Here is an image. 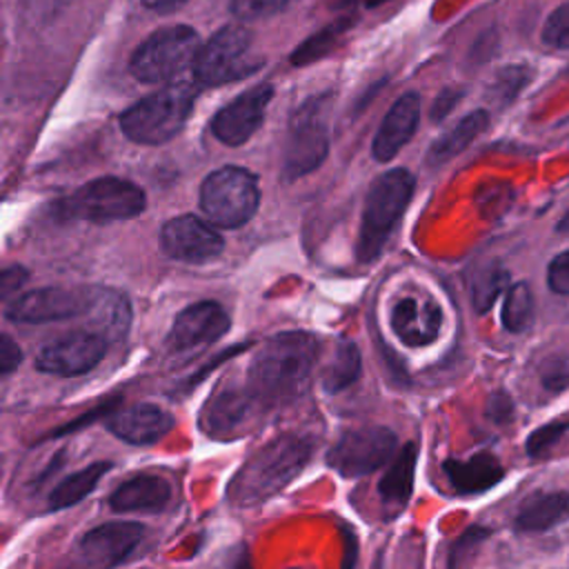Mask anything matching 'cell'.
Masks as SVG:
<instances>
[{
    "label": "cell",
    "mask_w": 569,
    "mask_h": 569,
    "mask_svg": "<svg viewBox=\"0 0 569 569\" xmlns=\"http://www.w3.org/2000/svg\"><path fill=\"white\" fill-rule=\"evenodd\" d=\"M462 98V91H453V89H445L438 98H436V102H433V109H431V118L433 120H442L451 109H453V104L458 102Z\"/></svg>",
    "instance_id": "41"
},
{
    "label": "cell",
    "mask_w": 569,
    "mask_h": 569,
    "mask_svg": "<svg viewBox=\"0 0 569 569\" xmlns=\"http://www.w3.org/2000/svg\"><path fill=\"white\" fill-rule=\"evenodd\" d=\"M27 278H29V273H27L24 267H18V264L7 267L2 271V276H0V293H2V298L11 300V296H18V289L27 282Z\"/></svg>",
    "instance_id": "39"
},
{
    "label": "cell",
    "mask_w": 569,
    "mask_h": 569,
    "mask_svg": "<svg viewBox=\"0 0 569 569\" xmlns=\"http://www.w3.org/2000/svg\"><path fill=\"white\" fill-rule=\"evenodd\" d=\"M522 82H525V69H522V67H507V69H502L500 78L496 80L493 91L500 96L502 102H505V100L509 102V100L518 93V89L522 87Z\"/></svg>",
    "instance_id": "37"
},
{
    "label": "cell",
    "mask_w": 569,
    "mask_h": 569,
    "mask_svg": "<svg viewBox=\"0 0 569 569\" xmlns=\"http://www.w3.org/2000/svg\"><path fill=\"white\" fill-rule=\"evenodd\" d=\"M398 438L389 427L369 425L345 431L327 451V465L342 478L367 476L396 456Z\"/></svg>",
    "instance_id": "11"
},
{
    "label": "cell",
    "mask_w": 569,
    "mask_h": 569,
    "mask_svg": "<svg viewBox=\"0 0 569 569\" xmlns=\"http://www.w3.org/2000/svg\"><path fill=\"white\" fill-rule=\"evenodd\" d=\"M489 122V116L485 109L471 111L469 116H465L453 129H449L447 133H442L429 149L427 160L431 164H442L447 160H451L453 156H458L462 149H467L471 144V140L476 136H480L485 131Z\"/></svg>",
    "instance_id": "26"
},
{
    "label": "cell",
    "mask_w": 569,
    "mask_h": 569,
    "mask_svg": "<svg viewBox=\"0 0 569 569\" xmlns=\"http://www.w3.org/2000/svg\"><path fill=\"white\" fill-rule=\"evenodd\" d=\"M442 471H445L447 480L451 482V487L465 496L482 493L505 478V467L489 451L473 453L467 460L449 458V460H445Z\"/></svg>",
    "instance_id": "22"
},
{
    "label": "cell",
    "mask_w": 569,
    "mask_h": 569,
    "mask_svg": "<svg viewBox=\"0 0 569 569\" xmlns=\"http://www.w3.org/2000/svg\"><path fill=\"white\" fill-rule=\"evenodd\" d=\"M569 431V420H562V418H553L545 425H540L538 429H533L527 438V456L529 458H538L542 456L545 451H549L565 433Z\"/></svg>",
    "instance_id": "31"
},
{
    "label": "cell",
    "mask_w": 569,
    "mask_h": 569,
    "mask_svg": "<svg viewBox=\"0 0 569 569\" xmlns=\"http://www.w3.org/2000/svg\"><path fill=\"white\" fill-rule=\"evenodd\" d=\"M196 91L198 89L189 82H171L138 100L120 116L122 133L140 144H162L171 140L184 127Z\"/></svg>",
    "instance_id": "4"
},
{
    "label": "cell",
    "mask_w": 569,
    "mask_h": 569,
    "mask_svg": "<svg viewBox=\"0 0 569 569\" xmlns=\"http://www.w3.org/2000/svg\"><path fill=\"white\" fill-rule=\"evenodd\" d=\"M420 120V98L418 93H405L400 96L393 107L387 111L373 144H371V156L378 162H389L398 156V151L411 140L416 133Z\"/></svg>",
    "instance_id": "19"
},
{
    "label": "cell",
    "mask_w": 569,
    "mask_h": 569,
    "mask_svg": "<svg viewBox=\"0 0 569 569\" xmlns=\"http://www.w3.org/2000/svg\"><path fill=\"white\" fill-rule=\"evenodd\" d=\"M109 338L100 331H71L47 345L36 353V369L49 376L73 378L89 373L107 353Z\"/></svg>",
    "instance_id": "12"
},
{
    "label": "cell",
    "mask_w": 569,
    "mask_h": 569,
    "mask_svg": "<svg viewBox=\"0 0 569 569\" xmlns=\"http://www.w3.org/2000/svg\"><path fill=\"white\" fill-rule=\"evenodd\" d=\"M271 96H273L271 84H258L240 93L236 100L224 104L213 116L211 120L213 136L229 147H238L247 142L260 129Z\"/></svg>",
    "instance_id": "16"
},
{
    "label": "cell",
    "mask_w": 569,
    "mask_h": 569,
    "mask_svg": "<svg viewBox=\"0 0 569 569\" xmlns=\"http://www.w3.org/2000/svg\"><path fill=\"white\" fill-rule=\"evenodd\" d=\"M96 298V287H38L7 300L4 316L16 325L60 322L76 316H89Z\"/></svg>",
    "instance_id": "9"
},
{
    "label": "cell",
    "mask_w": 569,
    "mask_h": 569,
    "mask_svg": "<svg viewBox=\"0 0 569 569\" xmlns=\"http://www.w3.org/2000/svg\"><path fill=\"white\" fill-rule=\"evenodd\" d=\"M144 7L153 9V11H173L178 7H182L187 0H142Z\"/></svg>",
    "instance_id": "42"
},
{
    "label": "cell",
    "mask_w": 569,
    "mask_h": 569,
    "mask_svg": "<svg viewBox=\"0 0 569 569\" xmlns=\"http://www.w3.org/2000/svg\"><path fill=\"white\" fill-rule=\"evenodd\" d=\"M536 318V305H533V293L527 282H513L505 291V302H502V327L511 333H522L533 325Z\"/></svg>",
    "instance_id": "29"
},
{
    "label": "cell",
    "mask_w": 569,
    "mask_h": 569,
    "mask_svg": "<svg viewBox=\"0 0 569 569\" xmlns=\"http://www.w3.org/2000/svg\"><path fill=\"white\" fill-rule=\"evenodd\" d=\"M413 187L416 178L402 167L389 169L373 180L365 200L362 224L356 242V258L360 262H371L380 256L391 229L411 202Z\"/></svg>",
    "instance_id": "3"
},
{
    "label": "cell",
    "mask_w": 569,
    "mask_h": 569,
    "mask_svg": "<svg viewBox=\"0 0 569 569\" xmlns=\"http://www.w3.org/2000/svg\"><path fill=\"white\" fill-rule=\"evenodd\" d=\"M260 405L247 382L222 380L200 411V429L211 438H236Z\"/></svg>",
    "instance_id": "13"
},
{
    "label": "cell",
    "mask_w": 569,
    "mask_h": 569,
    "mask_svg": "<svg viewBox=\"0 0 569 569\" xmlns=\"http://www.w3.org/2000/svg\"><path fill=\"white\" fill-rule=\"evenodd\" d=\"M258 204V180L242 167H220L211 171L200 187V207L218 227H242L253 218Z\"/></svg>",
    "instance_id": "6"
},
{
    "label": "cell",
    "mask_w": 569,
    "mask_h": 569,
    "mask_svg": "<svg viewBox=\"0 0 569 569\" xmlns=\"http://www.w3.org/2000/svg\"><path fill=\"white\" fill-rule=\"evenodd\" d=\"M440 325L442 311L431 300L418 302L416 298L407 296L393 305L391 329L409 347L431 345L440 333Z\"/></svg>",
    "instance_id": "20"
},
{
    "label": "cell",
    "mask_w": 569,
    "mask_h": 569,
    "mask_svg": "<svg viewBox=\"0 0 569 569\" xmlns=\"http://www.w3.org/2000/svg\"><path fill=\"white\" fill-rule=\"evenodd\" d=\"M200 51V38L196 29L187 24H173L151 33L131 58V73L147 84L167 82L184 67L193 64Z\"/></svg>",
    "instance_id": "7"
},
{
    "label": "cell",
    "mask_w": 569,
    "mask_h": 569,
    "mask_svg": "<svg viewBox=\"0 0 569 569\" xmlns=\"http://www.w3.org/2000/svg\"><path fill=\"white\" fill-rule=\"evenodd\" d=\"M511 413H513V402H511V398L505 391H498V393H493L489 398L487 416L493 422H507V420H511Z\"/></svg>",
    "instance_id": "40"
},
{
    "label": "cell",
    "mask_w": 569,
    "mask_h": 569,
    "mask_svg": "<svg viewBox=\"0 0 569 569\" xmlns=\"http://www.w3.org/2000/svg\"><path fill=\"white\" fill-rule=\"evenodd\" d=\"M353 560H356V542L351 536H347V542H345V560H342V569H351L353 567Z\"/></svg>",
    "instance_id": "43"
},
{
    "label": "cell",
    "mask_w": 569,
    "mask_h": 569,
    "mask_svg": "<svg viewBox=\"0 0 569 569\" xmlns=\"http://www.w3.org/2000/svg\"><path fill=\"white\" fill-rule=\"evenodd\" d=\"M365 2H367V7H376V4H382L387 0H365Z\"/></svg>",
    "instance_id": "45"
},
{
    "label": "cell",
    "mask_w": 569,
    "mask_h": 569,
    "mask_svg": "<svg viewBox=\"0 0 569 569\" xmlns=\"http://www.w3.org/2000/svg\"><path fill=\"white\" fill-rule=\"evenodd\" d=\"M144 191L136 182L104 176L82 184L78 191L64 198L60 202V211L64 218L104 224L136 218L144 211Z\"/></svg>",
    "instance_id": "5"
},
{
    "label": "cell",
    "mask_w": 569,
    "mask_h": 569,
    "mask_svg": "<svg viewBox=\"0 0 569 569\" xmlns=\"http://www.w3.org/2000/svg\"><path fill=\"white\" fill-rule=\"evenodd\" d=\"M142 533L144 529L140 522H104L82 536L80 553L91 569H113L131 556Z\"/></svg>",
    "instance_id": "17"
},
{
    "label": "cell",
    "mask_w": 569,
    "mask_h": 569,
    "mask_svg": "<svg viewBox=\"0 0 569 569\" xmlns=\"http://www.w3.org/2000/svg\"><path fill=\"white\" fill-rule=\"evenodd\" d=\"M111 469V462L107 460H98L91 462L87 467H82L80 471L62 478L49 493V507L51 509H67L78 505L82 498H87L96 485L102 480V476Z\"/></svg>",
    "instance_id": "27"
},
{
    "label": "cell",
    "mask_w": 569,
    "mask_h": 569,
    "mask_svg": "<svg viewBox=\"0 0 569 569\" xmlns=\"http://www.w3.org/2000/svg\"><path fill=\"white\" fill-rule=\"evenodd\" d=\"M360 371H362V358H360L358 345L342 338L333 347V353L329 356L327 365L322 367V373H320L322 389L327 393H340L360 378Z\"/></svg>",
    "instance_id": "25"
},
{
    "label": "cell",
    "mask_w": 569,
    "mask_h": 569,
    "mask_svg": "<svg viewBox=\"0 0 569 569\" xmlns=\"http://www.w3.org/2000/svg\"><path fill=\"white\" fill-rule=\"evenodd\" d=\"M418 460V447L407 442L391 460L389 469L378 482V493L387 507H405L413 489V471Z\"/></svg>",
    "instance_id": "24"
},
{
    "label": "cell",
    "mask_w": 569,
    "mask_h": 569,
    "mask_svg": "<svg viewBox=\"0 0 569 569\" xmlns=\"http://www.w3.org/2000/svg\"><path fill=\"white\" fill-rule=\"evenodd\" d=\"M293 0H231V11L242 20L269 18L287 9Z\"/></svg>",
    "instance_id": "34"
},
{
    "label": "cell",
    "mask_w": 569,
    "mask_h": 569,
    "mask_svg": "<svg viewBox=\"0 0 569 569\" xmlns=\"http://www.w3.org/2000/svg\"><path fill=\"white\" fill-rule=\"evenodd\" d=\"M542 42L551 49H569V2L549 13L542 27Z\"/></svg>",
    "instance_id": "33"
},
{
    "label": "cell",
    "mask_w": 569,
    "mask_h": 569,
    "mask_svg": "<svg viewBox=\"0 0 569 569\" xmlns=\"http://www.w3.org/2000/svg\"><path fill=\"white\" fill-rule=\"evenodd\" d=\"M509 287V271L500 262H485L480 264L469 278L471 305L478 313H487L496 298L507 291Z\"/></svg>",
    "instance_id": "28"
},
{
    "label": "cell",
    "mask_w": 569,
    "mask_h": 569,
    "mask_svg": "<svg viewBox=\"0 0 569 569\" xmlns=\"http://www.w3.org/2000/svg\"><path fill=\"white\" fill-rule=\"evenodd\" d=\"M547 284L558 296H569V249L558 253L547 267Z\"/></svg>",
    "instance_id": "35"
},
{
    "label": "cell",
    "mask_w": 569,
    "mask_h": 569,
    "mask_svg": "<svg viewBox=\"0 0 569 569\" xmlns=\"http://www.w3.org/2000/svg\"><path fill=\"white\" fill-rule=\"evenodd\" d=\"M318 338L307 331H284L269 338L251 358L247 385L262 405L293 398L309 380L318 360Z\"/></svg>",
    "instance_id": "2"
},
{
    "label": "cell",
    "mask_w": 569,
    "mask_h": 569,
    "mask_svg": "<svg viewBox=\"0 0 569 569\" xmlns=\"http://www.w3.org/2000/svg\"><path fill=\"white\" fill-rule=\"evenodd\" d=\"M160 249L180 262L202 264L218 258L224 249L222 236L193 213L176 216L160 229Z\"/></svg>",
    "instance_id": "14"
},
{
    "label": "cell",
    "mask_w": 569,
    "mask_h": 569,
    "mask_svg": "<svg viewBox=\"0 0 569 569\" xmlns=\"http://www.w3.org/2000/svg\"><path fill=\"white\" fill-rule=\"evenodd\" d=\"M569 518V491H533L516 513V531L538 533L558 527Z\"/></svg>",
    "instance_id": "23"
},
{
    "label": "cell",
    "mask_w": 569,
    "mask_h": 569,
    "mask_svg": "<svg viewBox=\"0 0 569 569\" xmlns=\"http://www.w3.org/2000/svg\"><path fill=\"white\" fill-rule=\"evenodd\" d=\"M313 442L298 433H282L256 449L233 473L227 487V498L238 509L258 507L291 480H296L309 465Z\"/></svg>",
    "instance_id": "1"
},
{
    "label": "cell",
    "mask_w": 569,
    "mask_h": 569,
    "mask_svg": "<svg viewBox=\"0 0 569 569\" xmlns=\"http://www.w3.org/2000/svg\"><path fill=\"white\" fill-rule=\"evenodd\" d=\"M20 362H22L20 345L9 333H2L0 336V371H2V376H9L13 369H18Z\"/></svg>",
    "instance_id": "38"
},
{
    "label": "cell",
    "mask_w": 569,
    "mask_h": 569,
    "mask_svg": "<svg viewBox=\"0 0 569 569\" xmlns=\"http://www.w3.org/2000/svg\"><path fill=\"white\" fill-rule=\"evenodd\" d=\"M249 44L251 33L244 27H222L204 47H200L191 64L196 82L200 87H218L253 73L260 62H251L247 58Z\"/></svg>",
    "instance_id": "10"
},
{
    "label": "cell",
    "mask_w": 569,
    "mask_h": 569,
    "mask_svg": "<svg viewBox=\"0 0 569 569\" xmlns=\"http://www.w3.org/2000/svg\"><path fill=\"white\" fill-rule=\"evenodd\" d=\"M347 24H349V22H336V24L322 29L320 33L311 36L307 42H302V44L293 51L291 62H293V64H309V62L318 60L320 56H325L327 51H331V47L338 42V36L347 29Z\"/></svg>",
    "instance_id": "30"
},
{
    "label": "cell",
    "mask_w": 569,
    "mask_h": 569,
    "mask_svg": "<svg viewBox=\"0 0 569 569\" xmlns=\"http://www.w3.org/2000/svg\"><path fill=\"white\" fill-rule=\"evenodd\" d=\"M556 229L562 231V233H569V209H567V213L560 218V222L556 224Z\"/></svg>",
    "instance_id": "44"
},
{
    "label": "cell",
    "mask_w": 569,
    "mask_h": 569,
    "mask_svg": "<svg viewBox=\"0 0 569 569\" xmlns=\"http://www.w3.org/2000/svg\"><path fill=\"white\" fill-rule=\"evenodd\" d=\"M229 313L224 307L216 300H200L189 307H184L169 333H167V349L178 353V351H189L202 345H211L220 340L229 331Z\"/></svg>",
    "instance_id": "15"
},
{
    "label": "cell",
    "mask_w": 569,
    "mask_h": 569,
    "mask_svg": "<svg viewBox=\"0 0 569 569\" xmlns=\"http://www.w3.org/2000/svg\"><path fill=\"white\" fill-rule=\"evenodd\" d=\"M171 500V485L158 473H138L109 496V507L113 511H162Z\"/></svg>",
    "instance_id": "21"
},
{
    "label": "cell",
    "mask_w": 569,
    "mask_h": 569,
    "mask_svg": "<svg viewBox=\"0 0 569 569\" xmlns=\"http://www.w3.org/2000/svg\"><path fill=\"white\" fill-rule=\"evenodd\" d=\"M173 425H176L173 416L151 402L131 405L127 409L111 413L107 420V429L116 438L136 447H147L158 442L173 429Z\"/></svg>",
    "instance_id": "18"
},
{
    "label": "cell",
    "mask_w": 569,
    "mask_h": 569,
    "mask_svg": "<svg viewBox=\"0 0 569 569\" xmlns=\"http://www.w3.org/2000/svg\"><path fill=\"white\" fill-rule=\"evenodd\" d=\"M487 536H489V529H485V527H480V525L469 527V529L456 540V545L451 547V553H449V569H465L467 562L473 558L476 549L485 542Z\"/></svg>",
    "instance_id": "32"
},
{
    "label": "cell",
    "mask_w": 569,
    "mask_h": 569,
    "mask_svg": "<svg viewBox=\"0 0 569 569\" xmlns=\"http://www.w3.org/2000/svg\"><path fill=\"white\" fill-rule=\"evenodd\" d=\"M329 109L331 93H320L302 102L296 111L284 151L282 176L287 180L313 171L325 160L329 147Z\"/></svg>",
    "instance_id": "8"
},
{
    "label": "cell",
    "mask_w": 569,
    "mask_h": 569,
    "mask_svg": "<svg viewBox=\"0 0 569 569\" xmlns=\"http://www.w3.org/2000/svg\"><path fill=\"white\" fill-rule=\"evenodd\" d=\"M116 405H118V398H109L107 402H102V405L93 407L91 411L82 413L78 420H73V422H67V425H62V427L53 429V431L49 433V438H60V436H67V433H71V431H78V429H82L84 425H89V422L98 420L100 416H111V411L116 409Z\"/></svg>",
    "instance_id": "36"
}]
</instances>
